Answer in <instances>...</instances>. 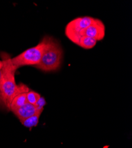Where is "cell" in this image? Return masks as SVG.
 <instances>
[{"instance_id":"1","label":"cell","mask_w":132,"mask_h":148,"mask_svg":"<svg viewBox=\"0 0 132 148\" xmlns=\"http://www.w3.org/2000/svg\"><path fill=\"white\" fill-rule=\"evenodd\" d=\"M0 56L3 63L0 98L1 103L9 110L12 101L17 95L23 92H29L30 90L25 84L17 85L15 73L18 68L13 65L10 56L5 52H2Z\"/></svg>"},{"instance_id":"2","label":"cell","mask_w":132,"mask_h":148,"mask_svg":"<svg viewBox=\"0 0 132 148\" xmlns=\"http://www.w3.org/2000/svg\"><path fill=\"white\" fill-rule=\"evenodd\" d=\"M52 39V37L46 36L36 46L29 48L15 58H11L13 65L17 68L26 65H37L40 62L45 51L49 47Z\"/></svg>"},{"instance_id":"3","label":"cell","mask_w":132,"mask_h":148,"mask_svg":"<svg viewBox=\"0 0 132 148\" xmlns=\"http://www.w3.org/2000/svg\"><path fill=\"white\" fill-rule=\"evenodd\" d=\"M63 58L62 49L56 40L52 39L45 51L40 62L34 66L44 72H52L59 69Z\"/></svg>"},{"instance_id":"4","label":"cell","mask_w":132,"mask_h":148,"mask_svg":"<svg viewBox=\"0 0 132 148\" xmlns=\"http://www.w3.org/2000/svg\"><path fill=\"white\" fill-rule=\"evenodd\" d=\"M95 18L85 16L79 17L70 21L65 27V34L74 43L78 45L82 37V33L93 22Z\"/></svg>"},{"instance_id":"5","label":"cell","mask_w":132,"mask_h":148,"mask_svg":"<svg viewBox=\"0 0 132 148\" xmlns=\"http://www.w3.org/2000/svg\"><path fill=\"white\" fill-rule=\"evenodd\" d=\"M105 27L103 21L95 18L93 22L82 33V36H86L97 41L102 40L105 37Z\"/></svg>"},{"instance_id":"6","label":"cell","mask_w":132,"mask_h":148,"mask_svg":"<svg viewBox=\"0 0 132 148\" xmlns=\"http://www.w3.org/2000/svg\"><path fill=\"white\" fill-rule=\"evenodd\" d=\"M13 112L18 117L20 121L26 119L38 113L37 112L36 108L34 105L28 103L15 110Z\"/></svg>"},{"instance_id":"7","label":"cell","mask_w":132,"mask_h":148,"mask_svg":"<svg viewBox=\"0 0 132 148\" xmlns=\"http://www.w3.org/2000/svg\"><path fill=\"white\" fill-rule=\"evenodd\" d=\"M27 92H23L17 95L12 101L9 110L11 112H13L15 110L26 104L27 103L26 97Z\"/></svg>"},{"instance_id":"8","label":"cell","mask_w":132,"mask_h":148,"mask_svg":"<svg viewBox=\"0 0 132 148\" xmlns=\"http://www.w3.org/2000/svg\"><path fill=\"white\" fill-rule=\"evenodd\" d=\"M97 42V40L90 37L82 36L79 40L78 45L83 49H91L95 46Z\"/></svg>"},{"instance_id":"9","label":"cell","mask_w":132,"mask_h":148,"mask_svg":"<svg viewBox=\"0 0 132 148\" xmlns=\"http://www.w3.org/2000/svg\"><path fill=\"white\" fill-rule=\"evenodd\" d=\"M42 113H36L34 115L26 119L20 121L21 123V124L26 127L28 128H31L33 127L36 126L38 124L39 121V118Z\"/></svg>"},{"instance_id":"10","label":"cell","mask_w":132,"mask_h":148,"mask_svg":"<svg viewBox=\"0 0 132 148\" xmlns=\"http://www.w3.org/2000/svg\"><path fill=\"white\" fill-rule=\"evenodd\" d=\"M40 97L41 96L38 93L30 90L27 93V95H26L27 102L29 104L34 105L38 101V100L39 99Z\"/></svg>"},{"instance_id":"11","label":"cell","mask_w":132,"mask_h":148,"mask_svg":"<svg viewBox=\"0 0 132 148\" xmlns=\"http://www.w3.org/2000/svg\"><path fill=\"white\" fill-rule=\"evenodd\" d=\"M46 105V100L44 99V98L43 97H40L38 101L36 102L34 104V106L36 108L37 112L42 113L44 109V106Z\"/></svg>"},{"instance_id":"12","label":"cell","mask_w":132,"mask_h":148,"mask_svg":"<svg viewBox=\"0 0 132 148\" xmlns=\"http://www.w3.org/2000/svg\"><path fill=\"white\" fill-rule=\"evenodd\" d=\"M3 63L1 60H0V86H1V82L3 78ZM0 103H1V98H0Z\"/></svg>"}]
</instances>
